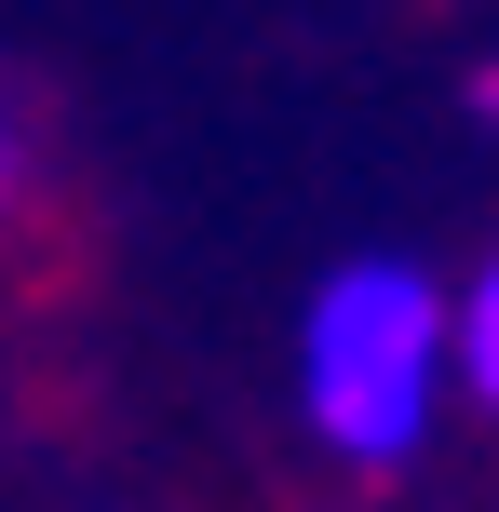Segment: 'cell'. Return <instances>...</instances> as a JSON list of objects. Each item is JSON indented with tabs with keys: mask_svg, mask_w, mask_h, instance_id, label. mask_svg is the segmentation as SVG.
Instances as JSON below:
<instances>
[{
	"mask_svg": "<svg viewBox=\"0 0 499 512\" xmlns=\"http://www.w3.org/2000/svg\"><path fill=\"white\" fill-rule=\"evenodd\" d=\"M446 337H459V310L432 297L405 256H351V270H324L311 324H297V405H311V432L338 445V459H365V472L419 459L432 391H446V364H459Z\"/></svg>",
	"mask_w": 499,
	"mask_h": 512,
	"instance_id": "obj_1",
	"label": "cell"
},
{
	"mask_svg": "<svg viewBox=\"0 0 499 512\" xmlns=\"http://www.w3.org/2000/svg\"><path fill=\"white\" fill-rule=\"evenodd\" d=\"M446 351H459V378H473L486 405H499V270L473 283V297H459V337H446Z\"/></svg>",
	"mask_w": 499,
	"mask_h": 512,
	"instance_id": "obj_2",
	"label": "cell"
},
{
	"mask_svg": "<svg viewBox=\"0 0 499 512\" xmlns=\"http://www.w3.org/2000/svg\"><path fill=\"white\" fill-rule=\"evenodd\" d=\"M473 95H486V122H499V68H486V81H473Z\"/></svg>",
	"mask_w": 499,
	"mask_h": 512,
	"instance_id": "obj_3",
	"label": "cell"
}]
</instances>
